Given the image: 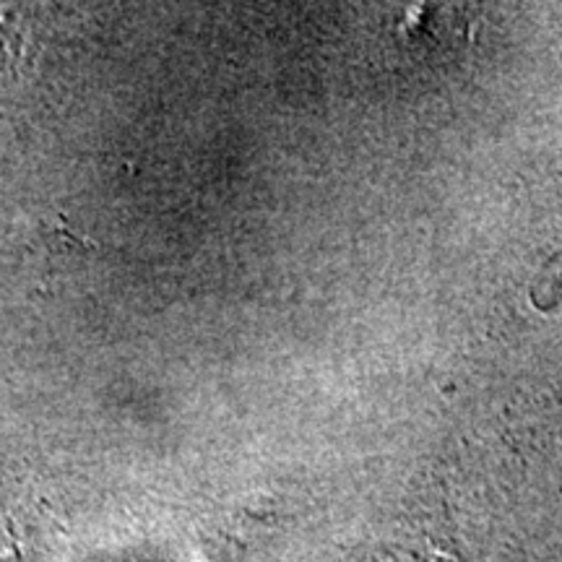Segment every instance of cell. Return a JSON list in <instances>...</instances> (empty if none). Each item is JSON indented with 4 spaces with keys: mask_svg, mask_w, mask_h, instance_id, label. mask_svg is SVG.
<instances>
[{
    "mask_svg": "<svg viewBox=\"0 0 562 562\" xmlns=\"http://www.w3.org/2000/svg\"><path fill=\"white\" fill-rule=\"evenodd\" d=\"M0 562H11V550H5L3 544H0Z\"/></svg>",
    "mask_w": 562,
    "mask_h": 562,
    "instance_id": "1",
    "label": "cell"
}]
</instances>
